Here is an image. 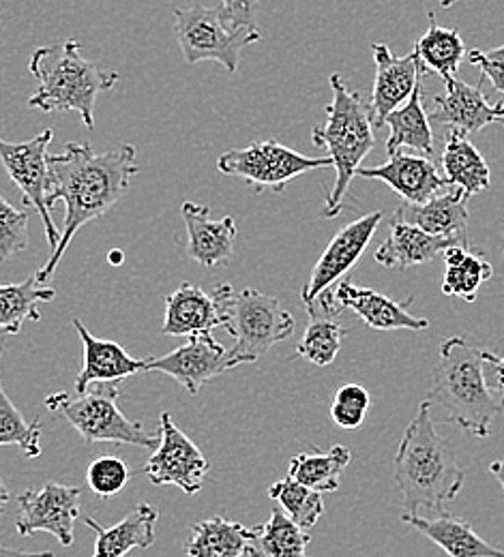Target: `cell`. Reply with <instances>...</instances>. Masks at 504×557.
Wrapping results in <instances>:
<instances>
[{"label": "cell", "instance_id": "23", "mask_svg": "<svg viewBox=\"0 0 504 557\" xmlns=\"http://www.w3.org/2000/svg\"><path fill=\"white\" fill-rule=\"evenodd\" d=\"M402 523L419 530L448 557H504L503 549L483 541L466 519L448 512L440 517L402 515Z\"/></svg>", "mask_w": 504, "mask_h": 557}, {"label": "cell", "instance_id": "40", "mask_svg": "<svg viewBox=\"0 0 504 557\" xmlns=\"http://www.w3.org/2000/svg\"><path fill=\"white\" fill-rule=\"evenodd\" d=\"M466 59L470 65L481 70V77L490 79L492 86L504 95V46L494 50H470Z\"/></svg>", "mask_w": 504, "mask_h": 557}, {"label": "cell", "instance_id": "21", "mask_svg": "<svg viewBox=\"0 0 504 557\" xmlns=\"http://www.w3.org/2000/svg\"><path fill=\"white\" fill-rule=\"evenodd\" d=\"M211 209L196 202H183L181 216L187 227V258L202 267H221L232 260L236 221L232 216L211 219Z\"/></svg>", "mask_w": 504, "mask_h": 557}, {"label": "cell", "instance_id": "45", "mask_svg": "<svg viewBox=\"0 0 504 557\" xmlns=\"http://www.w3.org/2000/svg\"><path fill=\"white\" fill-rule=\"evenodd\" d=\"M9 488L4 485V481L0 479V512H4V508H7V504H9Z\"/></svg>", "mask_w": 504, "mask_h": 557}, {"label": "cell", "instance_id": "32", "mask_svg": "<svg viewBox=\"0 0 504 557\" xmlns=\"http://www.w3.org/2000/svg\"><path fill=\"white\" fill-rule=\"evenodd\" d=\"M415 54L423 70L438 73L446 84L455 77L462 61L468 57V50L459 30L438 26L433 11H430V28L421 39H417Z\"/></svg>", "mask_w": 504, "mask_h": 557}, {"label": "cell", "instance_id": "11", "mask_svg": "<svg viewBox=\"0 0 504 557\" xmlns=\"http://www.w3.org/2000/svg\"><path fill=\"white\" fill-rule=\"evenodd\" d=\"M209 472L211 463L207 455L163 412L159 418V444L145 466L148 481L155 487L174 485L187 495H196L205 487Z\"/></svg>", "mask_w": 504, "mask_h": 557}, {"label": "cell", "instance_id": "12", "mask_svg": "<svg viewBox=\"0 0 504 557\" xmlns=\"http://www.w3.org/2000/svg\"><path fill=\"white\" fill-rule=\"evenodd\" d=\"M82 488L46 483L44 487L26 488L17 495L15 530L20 536H33L37 532L52 534L63 547L73 545V528L79 519Z\"/></svg>", "mask_w": 504, "mask_h": 557}, {"label": "cell", "instance_id": "28", "mask_svg": "<svg viewBox=\"0 0 504 557\" xmlns=\"http://www.w3.org/2000/svg\"><path fill=\"white\" fill-rule=\"evenodd\" d=\"M251 539V528L225 517H211L192 528L185 543L187 557H243Z\"/></svg>", "mask_w": 504, "mask_h": 557}, {"label": "cell", "instance_id": "3", "mask_svg": "<svg viewBox=\"0 0 504 557\" xmlns=\"http://www.w3.org/2000/svg\"><path fill=\"white\" fill-rule=\"evenodd\" d=\"M464 479L453 446L438 435L430 406L423 401L395 455V483L402 493L404 515H446L444 504L459 495Z\"/></svg>", "mask_w": 504, "mask_h": 557}, {"label": "cell", "instance_id": "39", "mask_svg": "<svg viewBox=\"0 0 504 557\" xmlns=\"http://www.w3.org/2000/svg\"><path fill=\"white\" fill-rule=\"evenodd\" d=\"M28 247V212L11 207L0 196V262Z\"/></svg>", "mask_w": 504, "mask_h": 557}, {"label": "cell", "instance_id": "44", "mask_svg": "<svg viewBox=\"0 0 504 557\" xmlns=\"http://www.w3.org/2000/svg\"><path fill=\"white\" fill-rule=\"evenodd\" d=\"M490 472L499 479V483H501V487H503L504 491V459H501V461H494V463L490 466Z\"/></svg>", "mask_w": 504, "mask_h": 557}, {"label": "cell", "instance_id": "16", "mask_svg": "<svg viewBox=\"0 0 504 557\" xmlns=\"http://www.w3.org/2000/svg\"><path fill=\"white\" fill-rule=\"evenodd\" d=\"M371 52L376 61V77L369 97V112L373 127H382L384 119L410 99L426 70L415 52L397 59L386 44H373Z\"/></svg>", "mask_w": 504, "mask_h": 557}, {"label": "cell", "instance_id": "35", "mask_svg": "<svg viewBox=\"0 0 504 557\" xmlns=\"http://www.w3.org/2000/svg\"><path fill=\"white\" fill-rule=\"evenodd\" d=\"M269 497L305 532H309L324 512L322 493L296 483L294 479H282L269 487Z\"/></svg>", "mask_w": 504, "mask_h": 557}, {"label": "cell", "instance_id": "13", "mask_svg": "<svg viewBox=\"0 0 504 557\" xmlns=\"http://www.w3.org/2000/svg\"><path fill=\"white\" fill-rule=\"evenodd\" d=\"M384 212L373 210L369 214H362L357 221L342 227L333 240L327 245L324 253L316 262L311 277L300 289V300L305 309H311L322 292L333 287V283H340L351 273V269L360 260L367 245L371 243L378 225L382 223Z\"/></svg>", "mask_w": 504, "mask_h": 557}, {"label": "cell", "instance_id": "36", "mask_svg": "<svg viewBox=\"0 0 504 557\" xmlns=\"http://www.w3.org/2000/svg\"><path fill=\"white\" fill-rule=\"evenodd\" d=\"M2 356V346H0ZM0 446H17L28 459L41 455V424L28 422L7 397L0 377Z\"/></svg>", "mask_w": 504, "mask_h": 557}, {"label": "cell", "instance_id": "14", "mask_svg": "<svg viewBox=\"0 0 504 557\" xmlns=\"http://www.w3.org/2000/svg\"><path fill=\"white\" fill-rule=\"evenodd\" d=\"M243 364L232 348H223L211 333L194 335L181 348L165 356L148 358L146 371H159L176 380L189 395H198L200 388L217 375Z\"/></svg>", "mask_w": 504, "mask_h": 557}, {"label": "cell", "instance_id": "5", "mask_svg": "<svg viewBox=\"0 0 504 557\" xmlns=\"http://www.w3.org/2000/svg\"><path fill=\"white\" fill-rule=\"evenodd\" d=\"M329 82L333 101L324 110L327 123L314 127L311 132V141L329 150L327 157H331L337 172L333 191L327 194V205L322 209L324 219H333L342 212L351 183L357 176L362 159L373 150L376 144L369 101L362 99L360 92L351 90L340 73H333Z\"/></svg>", "mask_w": 504, "mask_h": 557}, {"label": "cell", "instance_id": "37", "mask_svg": "<svg viewBox=\"0 0 504 557\" xmlns=\"http://www.w3.org/2000/svg\"><path fill=\"white\" fill-rule=\"evenodd\" d=\"M132 479L130 466L119 457H99L86 470L88 488L99 497H112L127 487Z\"/></svg>", "mask_w": 504, "mask_h": 557}, {"label": "cell", "instance_id": "38", "mask_svg": "<svg viewBox=\"0 0 504 557\" xmlns=\"http://www.w3.org/2000/svg\"><path fill=\"white\" fill-rule=\"evenodd\" d=\"M371 397L362 384H344L337 388L331 404V420L346 431H353L362 424L369 412Z\"/></svg>", "mask_w": 504, "mask_h": 557}, {"label": "cell", "instance_id": "43", "mask_svg": "<svg viewBox=\"0 0 504 557\" xmlns=\"http://www.w3.org/2000/svg\"><path fill=\"white\" fill-rule=\"evenodd\" d=\"M0 557H54V554L52 552H20V549L0 545Z\"/></svg>", "mask_w": 504, "mask_h": 557}, {"label": "cell", "instance_id": "19", "mask_svg": "<svg viewBox=\"0 0 504 557\" xmlns=\"http://www.w3.org/2000/svg\"><path fill=\"white\" fill-rule=\"evenodd\" d=\"M335 305L351 309L373 331H428L430 322L408 313L413 296L404 302L393 300L371 287H359L351 278H342L333 292Z\"/></svg>", "mask_w": 504, "mask_h": 557}, {"label": "cell", "instance_id": "9", "mask_svg": "<svg viewBox=\"0 0 504 557\" xmlns=\"http://www.w3.org/2000/svg\"><path fill=\"white\" fill-rule=\"evenodd\" d=\"M320 168H333L331 157H305L275 139L254 141L217 159L221 174L245 181L256 194L265 189L282 194L296 176Z\"/></svg>", "mask_w": 504, "mask_h": 557}, {"label": "cell", "instance_id": "48", "mask_svg": "<svg viewBox=\"0 0 504 557\" xmlns=\"http://www.w3.org/2000/svg\"><path fill=\"white\" fill-rule=\"evenodd\" d=\"M501 123H503V127H504V119H503V121H501Z\"/></svg>", "mask_w": 504, "mask_h": 557}, {"label": "cell", "instance_id": "24", "mask_svg": "<svg viewBox=\"0 0 504 557\" xmlns=\"http://www.w3.org/2000/svg\"><path fill=\"white\" fill-rule=\"evenodd\" d=\"M157 519L159 510L146 502L112 528H103L97 519L86 517V525L97 536L93 557H127L134 549H148L155 543Z\"/></svg>", "mask_w": 504, "mask_h": 557}, {"label": "cell", "instance_id": "46", "mask_svg": "<svg viewBox=\"0 0 504 557\" xmlns=\"http://www.w3.org/2000/svg\"><path fill=\"white\" fill-rule=\"evenodd\" d=\"M123 260H125V256L121 253V251H112L110 253V262L114 264V267H119V264H123Z\"/></svg>", "mask_w": 504, "mask_h": 557}, {"label": "cell", "instance_id": "7", "mask_svg": "<svg viewBox=\"0 0 504 557\" xmlns=\"http://www.w3.org/2000/svg\"><path fill=\"white\" fill-rule=\"evenodd\" d=\"M234 339L232 351L243 364L256 362L294 333V318L275 296L245 287L236 292L225 283V326Z\"/></svg>", "mask_w": 504, "mask_h": 557}, {"label": "cell", "instance_id": "25", "mask_svg": "<svg viewBox=\"0 0 504 557\" xmlns=\"http://www.w3.org/2000/svg\"><path fill=\"white\" fill-rule=\"evenodd\" d=\"M440 163L444 170V178L462 189L468 198L483 194L492 187V172L483 154L477 150V146L462 132H448Z\"/></svg>", "mask_w": 504, "mask_h": 557}, {"label": "cell", "instance_id": "10", "mask_svg": "<svg viewBox=\"0 0 504 557\" xmlns=\"http://www.w3.org/2000/svg\"><path fill=\"white\" fill-rule=\"evenodd\" d=\"M54 139L52 129H44L39 136L26 141H7L0 138V161L13 181V185L24 194V205L35 207L50 245V253H54L61 245V232L52 221V212L48 209V146Z\"/></svg>", "mask_w": 504, "mask_h": 557}, {"label": "cell", "instance_id": "33", "mask_svg": "<svg viewBox=\"0 0 504 557\" xmlns=\"http://www.w3.org/2000/svg\"><path fill=\"white\" fill-rule=\"evenodd\" d=\"M466 202L468 196L455 187V191L435 196L421 207H410L413 223L433 236H448L466 243V230L470 221Z\"/></svg>", "mask_w": 504, "mask_h": 557}, {"label": "cell", "instance_id": "30", "mask_svg": "<svg viewBox=\"0 0 504 557\" xmlns=\"http://www.w3.org/2000/svg\"><path fill=\"white\" fill-rule=\"evenodd\" d=\"M353 461V453L346 446H333L327 453H300L290 461L288 476L318 493L337 491L342 474Z\"/></svg>", "mask_w": 504, "mask_h": 557}, {"label": "cell", "instance_id": "17", "mask_svg": "<svg viewBox=\"0 0 504 557\" xmlns=\"http://www.w3.org/2000/svg\"><path fill=\"white\" fill-rule=\"evenodd\" d=\"M357 176L389 185L397 196L404 198L406 207H421L440 191L453 187L444 176L438 174L432 159L421 154H406L402 150L391 154L382 165L359 168Z\"/></svg>", "mask_w": 504, "mask_h": 557}, {"label": "cell", "instance_id": "22", "mask_svg": "<svg viewBox=\"0 0 504 557\" xmlns=\"http://www.w3.org/2000/svg\"><path fill=\"white\" fill-rule=\"evenodd\" d=\"M73 326L82 339L84 346V360L82 369L75 377V393L84 395L93 384L101 382H121L130 375L146 371V360H138L127 354L116 342L97 339L77 318L73 320Z\"/></svg>", "mask_w": 504, "mask_h": 557}, {"label": "cell", "instance_id": "27", "mask_svg": "<svg viewBox=\"0 0 504 557\" xmlns=\"http://www.w3.org/2000/svg\"><path fill=\"white\" fill-rule=\"evenodd\" d=\"M311 534L300 530L288 515L275 506L269 521L251 528V539L247 545V557H309L307 547Z\"/></svg>", "mask_w": 504, "mask_h": 557}, {"label": "cell", "instance_id": "34", "mask_svg": "<svg viewBox=\"0 0 504 557\" xmlns=\"http://www.w3.org/2000/svg\"><path fill=\"white\" fill-rule=\"evenodd\" d=\"M346 333L348 331L340 324L337 318L314 313L309 315L305 335L296 346V356L309 360L316 367H329L335 362Z\"/></svg>", "mask_w": 504, "mask_h": 557}, {"label": "cell", "instance_id": "2", "mask_svg": "<svg viewBox=\"0 0 504 557\" xmlns=\"http://www.w3.org/2000/svg\"><path fill=\"white\" fill-rule=\"evenodd\" d=\"M492 358V349L477 348L466 337H451L442 344L426 397L433 422L455 424L477 437L492 435V422L504 410L488 384Z\"/></svg>", "mask_w": 504, "mask_h": 557}, {"label": "cell", "instance_id": "15", "mask_svg": "<svg viewBox=\"0 0 504 557\" xmlns=\"http://www.w3.org/2000/svg\"><path fill=\"white\" fill-rule=\"evenodd\" d=\"M483 82L468 86L466 82L453 77L444 86V95H435L428 108L430 121L435 125L448 127V132H462L466 136L483 132L492 123L504 119V103L490 106L483 95Z\"/></svg>", "mask_w": 504, "mask_h": 557}, {"label": "cell", "instance_id": "18", "mask_svg": "<svg viewBox=\"0 0 504 557\" xmlns=\"http://www.w3.org/2000/svg\"><path fill=\"white\" fill-rule=\"evenodd\" d=\"M455 245L466 247V243L459 238L428 234L426 230L408 221L406 209L399 207L391 219L389 238L376 251V262L384 269H413L433 262L438 256Z\"/></svg>", "mask_w": 504, "mask_h": 557}, {"label": "cell", "instance_id": "29", "mask_svg": "<svg viewBox=\"0 0 504 557\" xmlns=\"http://www.w3.org/2000/svg\"><path fill=\"white\" fill-rule=\"evenodd\" d=\"M57 298L54 287H41L37 277L0 285V335H17L24 322H39L37 305Z\"/></svg>", "mask_w": 504, "mask_h": 557}, {"label": "cell", "instance_id": "42", "mask_svg": "<svg viewBox=\"0 0 504 557\" xmlns=\"http://www.w3.org/2000/svg\"><path fill=\"white\" fill-rule=\"evenodd\" d=\"M490 369H492V375H494L492 391L499 395V399L503 401L504 406V356H496L494 354V358L490 362Z\"/></svg>", "mask_w": 504, "mask_h": 557}, {"label": "cell", "instance_id": "1", "mask_svg": "<svg viewBox=\"0 0 504 557\" xmlns=\"http://www.w3.org/2000/svg\"><path fill=\"white\" fill-rule=\"evenodd\" d=\"M138 172V152L132 144L97 152L88 141H67L63 152L48 154V209L65 202L67 210L61 245L35 275L39 283L54 278L79 227L114 209Z\"/></svg>", "mask_w": 504, "mask_h": 557}, {"label": "cell", "instance_id": "26", "mask_svg": "<svg viewBox=\"0 0 504 557\" xmlns=\"http://www.w3.org/2000/svg\"><path fill=\"white\" fill-rule=\"evenodd\" d=\"M423 99H426L423 82L419 79L410 99L384 119L382 125H389V129H391V136L386 141L389 157L399 152L402 148L419 150L428 159L433 157L435 148H433L432 121H430Z\"/></svg>", "mask_w": 504, "mask_h": 557}, {"label": "cell", "instance_id": "41", "mask_svg": "<svg viewBox=\"0 0 504 557\" xmlns=\"http://www.w3.org/2000/svg\"><path fill=\"white\" fill-rule=\"evenodd\" d=\"M258 2L260 0H221V9L228 15V20L238 26V28H251V30H260L258 28Z\"/></svg>", "mask_w": 504, "mask_h": 557}, {"label": "cell", "instance_id": "20", "mask_svg": "<svg viewBox=\"0 0 504 557\" xmlns=\"http://www.w3.org/2000/svg\"><path fill=\"white\" fill-rule=\"evenodd\" d=\"M217 326H225V309L217 292L207 294L202 287L185 281L165 296L161 335L194 337L207 335Z\"/></svg>", "mask_w": 504, "mask_h": 557}, {"label": "cell", "instance_id": "31", "mask_svg": "<svg viewBox=\"0 0 504 557\" xmlns=\"http://www.w3.org/2000/svg\"><path fill=\"white\" fill-rule=\"evenodd\" d=\"M444 262L446 271L442 277V292L466 302H475L481 285L494 277V267L485 260V256L481 251H468L462 245L446 249Z\"/></svg>", "mask_w": 504, "mask_h": 557}, {"label": "cell", "instance_id": "4", "mask_svg": "<svg viewBox=\"0 0 504 557\" xmlns=\"http://www.w3.org/2000/svg\"><path fill=\"white\" fill-rule=\"evenodd\" d=\"M28 70L39 82V88L28 99V108L48 114L77 112L86 129H95L97 97L112 90L121 79L116 71L101 70L86 61L77 39L37 48Z\"/></svg>", "mask_w": 504, "mask_h": 557}, {"label": "cell", "instance_id": "6", "mask_svg": "<svg viewBox=\"0 0 504 557\" xmlns=\"http://www.w3.org/2000/svg\"><path fill=\"white\" fill-rule=\"evenodd\" d=\"M119 397L121 391L116 382H101L77 397L70 393H54L46 397V408L67 420L86 444L110 442L155 450L159 431L155 437L143 422L125 417L116 404Z\"/></svg>", "mask_w": 504, "mask_h": 557}, {"label": "cell", "instance_id": "8", "mask_svg": "<svg viewBox=\"0 0 504 557\" xmlns=\"http://www.w3.org/2000/svg\"><path fill=\"white\" fill-rule=\"evenodd\" d=\"M174 33L189 65L216 61L228 73H236L241 50L260 41L262 33L234 26L221 7H179L174 9Z\"/></svg>", "mask_w": 504, "mask_h": 557}, {"label": "cell", "instance_id": "47", "mask_svg": "<svg viewBox=\"0 0 504 557\" xmlns=\"http://www.w3.org/2000/svg\"><path fill=\"white\" fill-rule=\"evenodd\" d=\"M455 2H459V0H440V7H442V9H448V7H453Z\"/></svg>", "mask_w": 504, "mask_h": 557}]
</instances>
